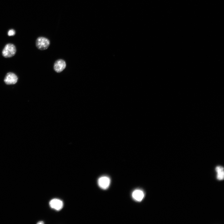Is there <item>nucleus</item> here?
<instances>
[{
  "label": "nucleus",
  "instance_id": "nucleus-1",
  "mask_svg": "<svg viewBox=\"0 0 224 224\" xmlns=\"http://www.w3.org/2000/svg\"><path fill=\"white\" fill-rule=\"evenodd\" d=\"M16 48L15 46L12 44H7L4 48L2 54L6 58H9L14 56L16 54Z\"/></svg>",
  "mask_w": 224,
  "mask_h": 224
},
{
  "label": "nucleus",
  "instance_id": "nucleus-2",
  "mask_svg": "<svg viewBox=\"0 0 224 224\" xmlns=\"http://www.w3.org/2000/svg\"><path fill=\"white\" fill-rule=\"evenodd\" d=\"M36 45L37 48L40 50L47 49L50 45L49 40L44 37H39L36 40Z\"/></svg>",
  "mask_w": 224,
  "mask_h": 224
},
{
  "label": "nucleus",
  "instance_id": "nucleus-3",
  "mask_svg": "<svg viewBox=\"0 0 224 224\" xmlns=\"http://www.w3.org/2000/svg\"><path fill=\"white\" fill-rule=\"evenodd\" d=\"M18 81L17 76L14 73L9 72L7 74L4 78V81L7 85L15 84Z\"/></svg>",
  "mask_w": 224,
  "mask_h": 224
},
{
  "label": "nucleus",
  "instance_id": "nucleus-4",
  "mask_svg": "<svg viewBox=\"0 0 224 224\" xmlns=\"http://www.w3.org/2000/svg\"><path fill=\"white\" fill-rule=\"evenodd\" d=\"M67 64L65 61L62 59H59L54 63V69L57 73H60L62 72L66 67Z\"/></svg>",
  "mask_w": 224,
  "mask_h": 224
},
{
  "label": "nucleus",
  "instance_id": "nucleus-5",
  "mask_svg": "<svg viewBox=\"0 0 224 224\" xmlns=\"http://www.w3.org/2000/svg\"><path fill=\"white\" fill-rule=\"evenodd\" d=\"M99 186L103 189H106L109 186L110 179L107 176H103L100 178L98 181Z\"/></svg>",
  "mask_w": 224,
  "mask_h": 224
},
{
  "label": "nucleus",
  "instance_id": "nucleus-6",
  "mask_svg": "<svg viewBox=\"0 0 224 224\" xmlns=\"http://www.w3.org/2000/svg\"><path fill=\"white\" fill-rule=\"evenodd\" d=\"M51 207L57 210H60L63 208V202L60 200L53 199L50 202Z\"/></svg>",
  "mask_w": 224,
  "mask_h": 224
},
{
  "label": "nucleus",
  "instance_id": "nucleus-7",
  "mask_svg": "<svg viewBox=\"0 0 224 224\" xmlns=\"http://www.w3.org/2000/svg\"><path fill=\"white\" fill-rule=\"evenodd\" d=\"M143 191L140 190H136L134 191L132 194L133 199L138 202L141 201L144 197Z\"/></svg>",
  "mask_w": 224,
  "mask_h": 224
},
{
  "label": "nucleus",
  "instance_id": "nucleus-8",
  "mask_svg": "<svg viewBox=\"0 0 224 224\" xmlns=\"http://www.w3.org/2000/svg\"><path fill=\"white\" fill-rule=\"evenodd\" d=\"M224 177V171L217 173V178L219 180H223Z\"/></svg>",
  "mask_w": 224,
  "mask_h": 224
},
{
  "label": "nucleus",
  "instance_id": "nucleus-9",
  "mask_svg": "<svg viewBox=\"0 0 224 224\" xmlns=\"http://www.w3.org/2000/svg\"><path fill=\"white\" fill-rule=\"evenodd\" d=\"M8 34L9 36H14L15 34V31L14 29H10L8 31Z\"/></svg>",
  "mask_w": 224,
  "mask_h": 224
},
{
  "label": "nucleus",
  "instance_id": "nucleus-10",
  "mask_svg": "<svg viewBox=\"0 0 224 224\" xmlns=\"http://www.w3.org/2000/svg\"><path fill=\"white\" fill-rule=\"evenodd\" d=\"M215 170L217 173L221 172V171H224L223 168L220 166H217L215 168Z\"/></svg>",
  "mask_w": 224,
  "mask_h": 224
},
{
  "label": "nucleus",
  "instance_id": "nucleus-11",
  "mask_svg": "<svg viewBox=\"0 0 224 224\" xmlns=\"http://www.w3.org/2000/svg\"><path fill=\"white\" fill-rule=\"evenodd\" d=\"M38 224H44V223L42 221L39 222L37 223Z\"/></svg>",
  "mask_w": 224,
  "mask_h": 224
}]
</instances>
